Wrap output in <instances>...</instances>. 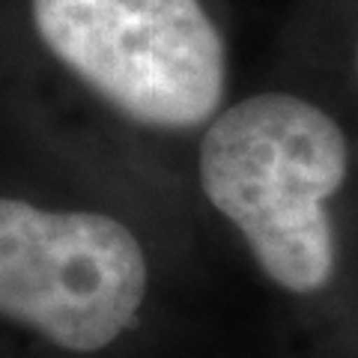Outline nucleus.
Listing matches in <instances>:
<instances>
[{"instance_id":"nucleus-1","label":"nucleus","mask_w":358,"mask_h":358,"mask_svg":"<svg viewBox=\"0 0 358 358\" xmlns=\"http://www.w3.org/2000/svg\"><path fill=\"white\" fill-rule=\"evenodd\" d=\"M200 188L263 275L287 293L326 289L338 266L329 200L350 173V141L296 93H257L221 110L200 141Z\"/></svg>"},{"instance_id":"nucleus-2","label":"nucleus","mask_w":358,"mask_h":358,"mask_svg":"<svg viewBox=\"0 0 358 358\" xmlns=\"http://www.w3.org/2000/svg\"><path fill=\"white\" fill-rule=\"evenodd\" d=\"M42 45L141 126L212 122L227 93V42L203 0H30Z\"/></svg>"},{"instance_id":"nucleus-3","label":"nucleus","mask_w":358,"mask_h":358,"mask_svg":"<svg viewBox=\"0 0 358 358\" xmlns=\"http://www.w3.org/2000/svg\"><path fill=\"white\" fill-rule=\"evenodd\" d=\"M147 287V254L117 218L0 197V317L96 352L138 320Z\"/></svg>"},{"instance_id":"nucleus-4","label":"nucleus","mask_w":358,"mask_h":358,"mask_svg":"<svg viewBox=\"0 0 358 358\" xmlns=\"http://www.w3.org/2000/svg\"><path fill=\"white\" fill-rule=\"evenodd\" d=\"M355 72H358V48H355Z\"/></svg>"}]
</instances>
